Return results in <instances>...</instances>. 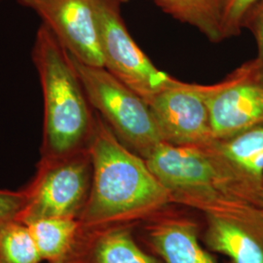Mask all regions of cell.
I'll return each mask as SVG.
<instances>
[{"mask_svg": "<svg viewBox=\"0 0 263 263\" xmlns=\"http://www.w3.org/2000/svg\"><path fill=\"white\" fill-rule=\"evenodd\" d=\"M89 151L93 177L80 227L134 224L173 203L145 159L124 145L97 112Z\"/></svg>", "mask_w": 263, "mask_h": 263, "instance_id": "6da1fadb", "label": "cell"}, {"mask_svg": "<svg viewBox=\"0 0 263 263\" xmlns=\"http://www.w3.org/2000/svg\"><path fill=\"white\" fill-rule=\"evenodd\" d=\"M31 57L43 94L40 158H59L87 149L96 112L70 54L43 24L36 32Z\"/></svg>", "mask_w": 263, "mask_h": 263, "instance_id": "7a4b0ae2", "label": "cell"}, {"mask_svg": "<svg viewBox=\"0 0 263 263\" xmlns=\"http://www.w3.org/2000/svg\"><path fill=\"white\" fill-rule=\"evenodd\" d=\"M71 59L93 109L124 145L145 158L163 142L145 101L104 67Z\"/></svg>", "mask_w": 263, "mask_h": 263, "instance_id": "3957f363", "label": "cell"}, {"mask_svg": "<svg viewBox=\"0 0 263 263\" xmlns=\"http://www.w3.org/2000/svg\"><path fill=\"white\" fill-rule=\"evenodd\" d=\"M93 167L89 147L59 158H40L24 189L25 204L17 219L28 224L41 218H76L89 198Z\"/></svg>", "mask_w": 263, "mask_h": 263, "instance_id": "277c9868", "label": "cell"}, {"mask_svg": "<svg viewBox=\"0 0 263 263\" xmlns=\"http://www.w3.org/2000/svg\"><path fill=\"white\" fill-rule=\"evenodd\" d=\"M144 159L169 190L173 203L201 211L221 197H232L220 170L203 146L161 142Z\"/></svg>", "mask_w": 263, "mask_h": 263, "instance_id": "5b68a950", "label": "cell"}, {"mask_svg": "<svg viewBox=\"0 0 263 263\" xmlns=\"http://www.w3.org/2000/svg\"><path fill=\"white\" fill-rule=\"evenodd\" d=\"M118 0H98L104 67L145 103L178 79L157 68L126 27Z\"/></svg>", "mask_w": 263, "mask_h": 263, "instance_id": "8992f818", "label": "cell"}, {"mask_svg": "<svg viewBox=\"0 0 263 263\" xmlns=\"http://www.w3.org/2000/svg\"><path fill=\"white\" fill-rule=\"evenodd\" d=\"M207 220L205 242L232 263H263V210L222 197L202 210Z\"/></svg>", "mask_w": 263, "mask_h": 263, "instance_id": "52a82bcc", "label": "cell"}, {"mask_svg": "<svg viewBox=\"0 0 263 263\" xmlns=\"http://www.w3.org/2000/svg\"><path fill=\"white\" fill-rule=\"evenodd\" d=\"M214 140L227 139L263 125V80L254 60L211 85L207 97Z\"/></svg>", "mask_w": 263, "mask_h": 263, "instance_id": "ba28073f", "label": "cell"}, {"mask_svg": "<svg viewBox=\"0 0 263 263\" xmlns=\"http://www.w3.org/2000/svg\"><path fill=\"white\" fill-rule=\"evenodd\" d=\"M210 87L177 80L146 102L163 142L203 146L214 141L207 104Z\"/></svg>", "mask_w": 263, "mask_h": 263, "instance_id": "9c48e42d", "label": "cell"}, {"mask_svg": "<svg viewBox=\"0 0 263 263\" xmlns=\"http://www.w3.org/2000/svg\"><path fill=\"white\" fill-rule=\"evenodd\" d=\"M34 11L76 61L104 67L98 0H18Z\"/></svg>", "mask_w": 263, "mask_h": 263, "instance_id": "30bf717a", "label": "cell"}, {"mask_svg": "<svg viewBox=\"0 0 263 263\" xmlns=\"http://www.w3.org/2000/svg\"><path fill=\"white\" fill-rule=\"evenodd\" d=\"M215 160L232 197L259 207L263 187V125L203 145Z\"/></svg>", "mask_w": 263, "mask_h": 263, "instance_id": "8fae6325", "label": "cell"}, {"mask_svg": "<svg viewBox=\"0 0 263 263\" xmlns=\"http://www.w3.org/2000/svg\"><path fill=\"white\" fill-rule=\"evenodd\" d=\"M64 263H161L137 243L132 224L80 227Z\"/></svg>", "mask_w": 263, "mask_h": 263, "instance_id": "7c38bea8", "label": "cell"}, {"mask_svg": "<svg viewBox=\"0 0 263 263\" xmlns=\"http://www.w3.org/2000/svg\"><path fill=\"white\" fill-rule=\"evenodd\" d=\"M151 249L164 263H217L202 246L197 223L165 209L144 220Z\"/></svg>", "mask_w": 263, "mask_h": 263, "instance_id": "4fadbf2b", "label": "cell"}, {"mask_svg": "<svg viewBox=\"0 0 263 263\" xmlns=\"http://www.w3.org/2000/svg\"><path fill=\"white\" fill-rule=\"evenodd\" d=\"M165 14L198 29L209 41L226 40L224 19L229 0H153Z\"/></svg>", "mask_w": 263, "mask_h": 263, "instance_id": "5bb4252c", "label": "cell"}, {"mask_svg": "<svg viewBox=\"0 0 263 263\" xmlns=\"http://www.w3.org/2000/svg\"><path fill=\"white\" fill-rule=\"evenodd\" d=\"M28 226L42 260L47 263H64L80 229L76 218H41Z\"/></svg>", "mask_w": 263, "mask_h": 263, "instance_id": "9a60e30c", "label": "cell"}, {"mask_svg": "<svg viewBox=\"0 0 263 263\" xmlns=\"http://www.w3.org/2000/svg\"><path fill=\"white\" fill-rule=\"evenodd\" d=\"M42 261L28 224L13 219L0 226V263Z\"/></svg>", "mask_w": 263, "mask_h": 263, "instance_id": "2e32d148", "label": "cell"}, {"mask_svg": "<svg viewBox=\"0 0 263 263\" xmlns=\"http://www.w3.org/2000/svg\"><path fill=\"white\" fill-rule=\"evenodd\" d=\"M259 0H229L223 25L224 36L234 37L240 34L247 15Z\"/></svg>", "mask_w": 263, "mask_h": 263, "instance_id": "e0dca14e", "label": "cell"}, {"mask_svg": "<svg viewBox=\"0 0 263 263\" xmlns=\"http://www.w3.org/2000/svg\"><path fill=\"white\" fill-rule=\"evenodd\" d=\"M254 35L256 42L257 54L254 58L257 71L263 80V0H259L247 15L244 27Z\"/></svg>", "mask_w": 263, "mask_h": 263, "instance_id": "ac0fdd59", "label": "cell"}, {"mask_svg": "<svg viewBox=\"0 0 263 263\" xmlns=\"http://www.w3.org/2000/svg\"><path fill=\"white\" fill-rule=\"evenodd\" d=\"M25 204L23 190L11 191L0 189V226L17 219Z\"/></svg>", "mask_w": 263, "mask_h": 263, "instance_id": "d6986e66", "label": "cell"}, {"mask_svg": "<svg viewBox=\"0 0 263 263\" xmlns=\"http://www.w3.org/2000/svg\"><path fill=\"white\" fill-rule=\"evenodd\" d=\"M259 207L261 208L263 210V187L261 189V192H260V196H259Z\"/></svg>", "mask_w": 263, "mask_h": 263, "instance_id": "ffe728a7", "label": "cell"}, {"mask_svg": "<svg viewBox=\"0 0 263 263\" xmlns=\"http://www.w3.org/2000/svg\"><path fill=\"white\" fill-rule=\"evenodd\" d=\"M1 1H4V0H0V2H1ZM118 1H119L120 3H126V2H128L129 0H118Z\"/></svg>", "mask_w": 263, "mask_h": 263, "instance_id": "44dd1931", "label": "cell"}]
</instances>
